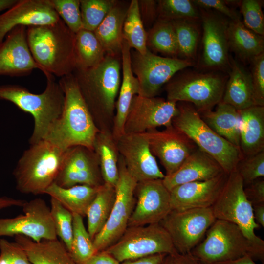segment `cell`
<instances>
[{"mask_svg":"<svg viewBox=\"0 0 264 264\" xmlns=\"http://www.w3.org/2000/svg\"><path fill=\"white\" fill-rule=\"evenodd\" d=\"M228 175L224 172L209 180L175 187L170 191L171 210L212 207L222 192Z\"/></svg>","mask_w":264,"mask_h":264,"instance_id":"cell-23","label":"cell"},{"mask_svg":"<svg viewBox=\"0 0 264 264\" xmlns=\"http://www.w3.org/2000/svg\"><path fill=\"white\" fill-rule=\"evenodd\" d=\"M65 95L62 114L48 131L44 140L64 149L76 146L93 150L96 125L81 93L73 73L61 77L58 82Z\"/></svg>","mask_w":264,"mask_h":264,"instance_id":"cell-1","label":"cell"},{"mask_svg":"<svg viewBox=\"0 0 264 264\" xmlns=\"http://www.w3.org/2000/svg\"><path fill=\"white\" fill-rule=\"evenodd\" d=\"M164 54L178 55V48L172 23L158 19L147 32V46Z\"/></svg>","mask_w":264,"mask_h":264,"instance_id":"cell-37","label":"cell"},{"mask_svg":"<svg viewBox=\"0 0 264 264\" xmlns=\"http://www.w3.org/2000/svg\"><path fill=\"white\" fill-rule=\"evenodd\" d=\"M22 207L23 215L0 218V237L21 235L36 242L57 239L50 209L44 199L25 201Z\"/></svg>","mask_w":264,"mask_h":264,"instance_id":"cell-14","label":"cell"},{"mask_svg":"<svg viewBox=\"0 0 264 264\" xmlns=\"http://www.w3.org/2000/svg\"><path fill=\"white\" fill-rule=\"evenodd\" d=\"M15 242L24 250L33 264H75L62 242L57 239L36 242L21 235L14 236Z\"/></svg>","mask_w":264,"mask_h":264,"instance_id":"cell-28","label":"cell"},{"mask_svg":"<svg viewBox=\"0 0 264 264\" xmlns=\"http://www.w3.org/2000/svg\"><path fill=\"white\" fill-rule=\"evenodd\" d=\"M117 2L114 0H80L83 29L93 32Z\"/></svg>","mask_w":264,"mask_h":264,"instance_id":"cell-41","label":"cell"},{"mask_svg":"<svg viewBox=\"0 0 264 264\" xmlns=\"http://www.w3.org/2000/svg\"><path fill=\"white\" fill-rule=\"evenodd\" d=\"M203 36L202 64L210 69L230 70L228 23L218 15L201 9Z\"/></svg>","mask_w":264,"mask_h":264,"instance_id":"cell-20","label":"cell"},{"mask_svg":"<svg viewBox=\"0 0 264 264\" xmlns=\"http://www.w3.org/2000/svg\"><path fill=\"white\" fill-rule=\"evenodd\" d=\"M50 204V213L57 236L61 239L69 252L72 240V213L53 198L51 197Z\"/></svg>","mask_w":264,"mask_h":264,"instance_id":"cell-42","label":"cell"},{"mask_svg":"<svg viewBox=\"0 0 264 264\" xmlns=\"http://www.w3.org/2000/svg\"><path fill=\"white\" fill-rule=\"evenodd\" d=\"M240 149L243 156L264 150V106L239 110Z\"/></svg>","mask_w":264,"mask_h":264,"instance_id":"cell-26","label":"cell"},{"mask_svg":"<svg viewBox=\"0 0 264 264\" xmlns=\"http://www.w3.org/2000/svg\"><path fill=\"white\" fill-rule=\"evenodd\" d=\"M214 110L199 113L202 120L219 135L240 148L239 110L221 101Z\"/></svg>","mask_w":264,"mask_h":264,"instance_id":"cell-29","label":"cell"},{"mask_svg":"<svg viewBox=\"0 0 264 264\" xmlns=\"http://www.w3.org/2000/svg\"><path fill=\"white\" fill-rule=\"evenodd\" d=\"M72 240L69 254L72 260L80 264L96 253L92 240L86 229L83 217L73 213Z\"/></svg>","mask_w":264,"mask_h":264,"instance_id":"cell-38","label":"cell"},{"mask_svg":"<svg viewBox=\"0 0 264 264\" xmlns=\"http://www.w3.org/2000/svg\"><path fill=\"white\" fill-rule=\"evenodd\" d=\"M116 196L115 187L104 183L101 185L86 213L87 231L92 240L106 223Z\"/></svg>","mask_w":264,"mask_h":264,"instance_id":"cell-34","label":"cell"},{"mask_svg":"<svg viewBox=\"0 0 264 264\" xmlns=\"http://www.w3.org/2000/svg\"><path fill=\"white\" fill-rule=\"evenodd\" d=\"M141 17L143 22L151 23L158 16L157 1L138 0Z\"/></svg>","mask_w":264,"mask_h":264,"instance_id":"cell-50","label":"cell"},{"mask_svg":"<svg viewBox=\"0 0 264 264\" xmlns=\"http://www.w3.org/2000/svg\"><path fill=\"white\" fill-rule=\"evenodd\" d=\"M54 183L63 188L76 185L99 187L103 184L98 160L94 151L81 146L67 149Z\"/></svg>","mask_w":264,"mask_h":264,"instance_id":"cell-18","label":"cell"},{"mask_svg":"<svg viewBox=\"0 0 264 264\" xmlns=\"http://www.w3.org/2000/svg\"><path fill=\"white\" fill-rule=\"evenodd\" d=\"M207 264H257L251 257L244 256L239 259L221 262H217Z\"/></svg>","mask_w":264,"mask_h":264,"instance_id":"cell-56","label":"cell"},{"mask_svg":"<svg viewBox=\"0 0 264 264\" xmlns=\"http://www.w3.org/2000/svg\"><path fill=\"white\" fill-rule=\"evenodd\" d=\"M121 64L117 57L106 55L97 65L73 72L81 93L100 130L104 119L114 117L116 99L121 82Z\"/></svg>","mask_w":264,"mask_h":264,"instance_id":"cell-3","label":"cell"},{"mask_svg":"<svg viewBox=\"0 0 264 264\" xmlns=\"http://www.w3.org/2000/svg\"><path fill=\"white\" fill-rule=\"evenodd\" d=\"M229 47L244 61L264 53V36L256 34L240 19L231 20L227 30Z\"/></svg>","mask_w":264,"mask_h":264,"instance_id":"cell-31","label":"cell"},{"mask_svg":"<svg viewBox=\"0 0 264 264\" xmlns=\"http://www.w3.org/2000/svg\"><path fill=\"white\" fill-rule=\"evenodd\" d=\"M211 207L172 210L159 222L177 252L190 253L216 220Z\"/></svg>","mask_w":264,"mask_h":264,"instance_id":"cell-12","label":"cell"},{"mask_svg":"<svg viewBox=\"0 0 264 264\" xmlns=\"http://www.w3.org/2000/svg\"><path fill=\"white\" fill-rule=\"evenodd\" d=\"M195 5L201 9H213L231 19V20L240 19L238 13L230 8L222 0H192Z\"/></svg>","mask_w":264,"mask_h":264,"instance_id":"cell-48","label":"cell"},{"mask_svg":"<svg viewBox=\"0 0 264 264\" xmlns=\"http://www.w3.org/2000/svg\"><path fill=\"white\" fill-rule=\"evenodd\" d=\"M26 201L7 197H0V211L11 206L22 207Z\"/></svg>","mask_w":264,"mask_h":264,"instance_id":"cell-54","label":"cell"},{"mask_svg":"<svg viewBox=\"0 0 264 264\" xmlns=\"http://www.w3.org/2000/svg\"><path fill=\"white\" fill-rule=\"evenodd\" d=\"M134 195L137 199L128 227L158 223L171 211L170 191L161 179L137 182Z\"/></svg>","mask_w":264,"mask_h":264,"instance_id":"cell-16","label":"cell"},{"mask_svg":"<svg viewBox=\"0 0 264 264\" xmlns=\"http://www.w3.org/2000/svg\"><path fill=\"white\" fill-rule=\"evenodd\" d=\"M227 80L214 72L185 73L167 83V100L191 103L199 113L212 110L222 100Z\"/></svg>","mask_w":264,"mask_h":264,"instance_id":"cell-8","label":"cell"},{"mask_svg":"<svg viewBox=\"0 0 264 264\" xmlns=\"http://www.w3.org/2000/svg\"><path fill=\"white\" fill-rule=\"evenodd\" d=\"M119 178L115 186V201L105 226L92 240L96 253L115 243L126 229L136 203L137 181L128 172L122 158L118 161Z\"/></svg>","mask_w":264,"mask_h":264,"instance_id":"cell-11","label":"cell"},{"mask_svg":"<svg viewBox=\"0 0 264 264\" xmlns=\"http://www.w3.org/2000/svg\"><path fill=\"white\" fill-rule=\"evenodd\" d=\"M239 5L245 26L256 34L264 36V17L261 2L243 0L240 1Z\"/></svg>","mask_w":264,"mask_h":264,"instance_id":"cell-45","label":"cell"},{"mask_svg":"<svg viewBox=\"0 0 264 264\" xmlns=\"http://www.w3.org/2000/svg\"><path fill=\"white\" fill-rule=\"evenodd\" d=\"M50 3L68 28L75 34L82 29L80 0H50Z\"/></svg>","mask_w":264,"mask_h":264,"instance_id":"cell-43","label":"cell"},{"mask_svg":"<svg viewBox=\"0 0 264 264\" xmlns=\"http://www.w3.org/2000/svg\"><path fill=\"white\" fill-rule=\"evenodd\" d=\"M242 177L243 185L264 177V150L243 156L238 163L236 170Z\"/></svg>","mask_w":264,"mask_h":264,"instance_id":"cell-44","label":"cell"},{"mask_svg":"<svg viewBox=\"0 0 264 264\" xmlns=\"http://www.w3.org/2000/svg\"><path fill=\"white\" fill-rule=\"evenodd\" d=\"M66 150L44 139L30 145L13 172L17 190L23 194H44L54 183Z\"/></svg>","mask_w":264,"mask_h":264,"instance_id":"cell-5","label":"cell"},{"mask_svg":"<svg viewBox=\"0 0 264 264\" xmlns=\"http://www.w3.org/2000/svg\"><path fill=\"white\" fill-rule=\"evenodd\" d=\"M80 264H120V263L112 256L102 251L96 253Z\"/></svg>","mask_w":264,"mask_h":264,"instance_id":"cell-52","label":"cell"},{"mask_svg":"<svg viewBox=\"0 0 264 264\" xmlns=\"http://www.w3.org/2000/svg\"><path fill=\"white\" fill-rule=\"evenodd\" d=\"M132 71L139 85L138 95L154 97L161 87L178 71L192 66L191 61L176 57H162L148 49L145 54L131 51Z\"/></svg>","mask_w":264,"mask_h":264,"instance_id":"cell-13","label":"cell"},{"mask_svg":"<svg viewBox=\"0 0 264 264\" xmlns=\"http://www.w3.org/2000/svg\"><path fill=\"white\" fill-rule=\"evenodd\" d=\"M18 0H0V12L7 10L15 5Z\"/></svg>","mask_w":264,"mask_h":264,"instance_id":"cell-57","label":"cell"},{"mask_svg":"<svg viewBox=\"0 0 264 264\" xmlns=\"http://www.w3.org/2000/svg\"><path fill=\"white\" fill-rule=\"evenodd\" d=\"M178 113L177 102L136 95L126 116L124 134L143 133L160 126L170 128Z\"/></svg>","mask_w":264,"mask_h":264,"instance_id":"cell-15","label":"cell"},{"mask_svg":"<svg viewBox=\"0 0 264 264\" xmlns=\"http://www.w3.org/2000/svg\"><path fill=\"white\" fill-rule=\"evenodd\" d=\"M60 19L50 0H18L0 15V44L8 33L17 26L49 24Z\"/></svg>","mask_w":264,"mask_h":264,"instance_id":"cell-22","label":"cell"},{"mask_svg":"<svg viewBox=\"0 0 264 264\" xmlns=\"http://www.w3.org/2000/svg\"><path fill=\"white\" fill-rule=\"evenodd\" d=\"M199 264H202L199 261Z\"/></svg>","mask_w":264,"mask_h":264,"instance_id":"cell-58","label":"cell"},{"mask_svg":"<svg viewBox=\"0 0 264 264\" xmlns=\"http://www.w3.org/2000/svg\"><path fill=\"white\" fill-rule=\"evenodd\" d=\"M99 187L76 185L63 188L53 183L46 189L44 194L55 198L72 214H77L83 217L86 216L87 210Z\"/></svg>","mask_w":264,"mask_h":264,"instance_id":"cell-33","label":"cell"},{"mask_svg":"<svg viewBox=\"0 0 264 264\" xmlns=\"http://www.w3.org/2000/svg\"><path fill=\"white\" fill-rule=\"evenodd\" d=\"M104 251L120 263L156 254L177 252L169 234L159 223L128 227L120 239Z\"/></svg>","mask_w":264,"mask_h":264,"instance_id":"cell-9","label":"cell"},{"mask_svg":"<svg viewBox=\"0 0 264 264\" xmlns=\"http://www.w3.org/2000/svg\"><path fill=\"white\" fill-rule=\"evenodd\" d=\"M251 62L255 104L264 106V53L254 58Z\"/></svg>","mask_w":264,"mask_h":264,"instance_id":"cell-47","label":"cell"},{"mask_svg":"<svg viewBox=\"0 0 264 264\" xmlns=\"http://www.w3.org/2000/svg\"><path fill=\"white\" fill-rule=\"evenodd\" d=\"M243 182L236 172L228 175L223 189L212 208L216 219L237 225L253 243L264 248V241L254 231L260 226L254 218L253 207L243 191Z\"/></svg>","mask_w":264,"mask_h":264,"instance_id":"cell-10","label":"cell"},{"mask_svg":"<svg viewBox=\"0 0 264 264\" xmlns=\"http://www.w3.org/2000/svg\"><path fill=\"white\" fill-rule=\"evenodd\" d=\"M131 49L127 42L123 39L121 53L122 79L115 103L116 113L112 132L115 141L124 134L125 119L131 102L133 96L138 95L139 92L138 80L132 70Z\"/></svg>","mask_w":264,"mask_h":264,"instance_id":"cell-25","label":"cell"},{"mask_svg":"<svg viewBox=\"0 0 264 264\" xmlns=\"http://www.w3.org/2000/svg\"><path fill=\"white\" fill-rule=\"evenodd\" d=\"M23 248L17 242L0 239V264H31Z\"/></svg>","mask_w":264,"mask_h":264,"instance_id":"cell-46","label":"cell"},{"mask_svg":"<svg viewBox=\"0 0 264 264\" xmlns=\"http://www.w3.org/2000/svg\"><path fill=\"white\" fill-rule=\"evenodd\" d=\"M166 254H156L136 259L125 261L120 264H161Z\"/></svg>","mask_w":264,"mask_h":264,"instance_id":"cell-53","label":"cell"},{"mask_svg":"<svg viewBox=\"0 0 264 264\" xmlns=\"http://www.w3.org/2000/svg\"><path fill=\"white\" fill-rule=\"evenodd\" d=\"M117 3L93 31L106 55L114 57L121 53L123 25L128 9Z\"/></svg>","mask_w":264,"mask_h":264,"instance_id":"cell-30","label":"cell"},{"mask_svg":"<svg viewBox=\"0 0 264 264\" xmlns=\"http://www.w3.org/2000/svg\"><path fill=\"white\" fill-rule=\"evenodd\" d=\"M93 148L104 183L115 187L119 178V154L112 132L109 129L100 130L96 135Z\"/></svg>","mask_w":264,"mask_h":264,"instance_id":"cell-32","label":"cell"},{"mask_svg":"<svg viewBox=\"0 0 264 264\" xmlns=\"http://www.w3.org/2000/svg\"><path fill=\"white\" fill-rule=\"evenodd\" d=\"M158 19L167 21L188 20L200 18L199 12L192 0H161L157 1Z\"/></svg>","mask_w":264,"mask_h":264,"instance_id":"cell-39","label":"cell"},{"mask_svg":"<svg viewBox=\"0 0 264 264\" xmlns=\"http://www.w3.org/2000/svg\"><path fill=\"white\" fill-rule=\"evenodd\" d=\"M161 264H199V261L191 253L182 254L176 252L167 254Z\"/></svg>","mask_w":264,"mask_h":264,"instance_id":"cell-51","label":"cell"},{"mask_svg":"<svg viewBox=\"0 0 264 264\" xmlns=\"http://www.w3.org/2000/svg\"><path fill=\"white\" fill-rule=\"evenodd\" d=\"M122 36L131 48L142 54L147 51V32L144 27L137 0H132L128 6L123 25Z\"/></svg>","mask_w":264,"mask_h":264,"instance_id":"cell-36","label":"cell"},{"mask_svg":"<svg viewBox=\"0 0 264 264\" xmlns=\"http://www.w3.org/2000/svg\"><path fill=\"white\" fill-rule=\"evenodd\" d=\"M116 142L128 172L137 182L164 178L143 133L124 134Z\"/></svg>","mask_w":264,"mask_h":264,"instance_id":"cell-19","label":"cell"},{"mask_svg":"<svg viewBox=\"0 0 264 264\" xmlns=\"http://www.w3.org/2000/svg\"><path fill=\"white\" fill-rule=\"evenodd\" d=\"M247 200L252 206L264 203V179L259 178L243 186Z\"/></svg>","mask_w":264,"mask_h":264,"instance_id":"cell-49","label":"cell"},{"mask_svg":"<svg viewBox=\"0 0 264 264\" xmlns=\"http://www.w3.org/2000/svg\"><path fill=\"white\" fill-rule=\"evenodd\" d=\"M205 234L204 240L190 252L203 264L244 256L264 261V248L250 241L234 223L216 219Z\"/></svg>","mask_w":264,"mask_h":264,"instance_id":"cell-6","label":"cell"},{"mask_svg":"<svg viewBox=\"0 0 264 264\" xmlns=\"http://www.w3.org/2000/svg\"><path fill=\"white\" fill-rule=\"evenodd\" d=\"M27 41L41 70L59 77L76 69L75 34L60 19L49 24L26 27Z\"/></svg>","mask_w":264,"mask_h":264,"instance_id":"cell-2","label":"cell"},{"mask_svg":"<svg viewBox=\"0 0 264 264\" xmlns=\"http://www.w3.org/2000/svg\"><path fill=\"white\" fill-rule=\"evenodd\" d=\"M254 220L260 226L264 227V203L252 206Z\"/></svg>","mask_w":264,"mask_h":264,"instance_id":"cell-55","label":"cell"},{"mask_svg":"<svg viewBox=\"0 0 264 264\" xmlns=\"http://www.w3.org/2000/svg\"><path fill=\"white\" fill-rule=\"evenodd\" d=\"M192 21H171L177 41L178 55L191 61L195 57L199 30Z\"/></svg>","mask_w":264,"mask_h":264,"instance_id":"cell-40","label":"cell"},{"mask_svg":"<svg viewBox=\"0 0 264 264\" xmlns=\"http://www.w3.org/2000/svg\"><path fill=\"white\" fill-rule=\"evenodd\" d=\"M178 113L173 126L188 137L197 147L213 157L227 174L235 171L243 157L239 148L219 135L202 120L191 104H177Z\"/></svg>","mask_w":264,"mask_h":264,"instance_id":"cell-7","label":"cell"},{"mask_svg":"<svg viewBox=\"0 0 264 264\" xmlns=\"http://www.w3.org/2000/svg\"><path fill=\"white\" fill-rule=\"evenodd\" d=\"M150 150L166 171L165 176L176 172L198 147L185 134L173 126L162 131L156 129L143 133Z\"/></svg>","mask_w":264,"mask_h":264,"instance_id":"cell-17","label":"cell"},{"mask_svg":"<svg viewBox=\"0 0 264 264\" xmlns=\"http://www.w3.org/2000/svg\"><path fill=\"white\" fill-rule=\"evenodd\" d=\"M229 73L221 101L238 110L255 106L250 72L232 60Z\"/></svg>","mask_w":264,"mask_h":264,"instance_id":"cell-27","label":"cell"},{"mask_svg":"<svg viewBox=\"0 0 264 264\" xmlns=\"http://www.w3.org/2000/svg\"><path fill=\"white\" fill-rule=\"evenodd\" d=\"M74 54L75 70L93 67L101 63L106 56L94 32L83 28L75 34Z\"/></svg>","mask_w":264,"mask_h":264,"instance_id":"cell-35","label":"cell"},{"mask_svg":"<svg viewBox=\"0 0 264 264\" xmlns=\"http://www.w3.org/2000/svg\"><path fill=\"white\" fill-rule=\"evenodd\" d=\"M5 37L0 44V75L23 77L41 70L28 47L26 27L17 26Z\"/></svg>","mask_w":264,"mask_h":264,"instance_id":"cell-21","label":"cell"},{"mask_svg":"<svg viewBox=\"0 0 264 264\" xmlns=\"http://www.w3.org/2000/svg\"><path fill=\"white\" fill-rule=\"evenodd\" d=\"M46 86L40 94L30 92L18 85L0 86V100L8 101L22 110L30 113L34 121V129L29 139L30 145L43 140L48 131L60 117L65 95L54 75L44 74Z\"/></svg>","mask_w":264,"mask_h":264,"instance_id":"cell-4","label":"cell"},{"mask_svg":"<svg viewBox=\"0 0 264 264\" xmlns=\"http://www.w3.org/2000/svg\"><path fill=\"white\" fill-rule=\"evenodd\" d=\"M224 171L210 155L198 148L173 174L165 176L163 183L170 191L175 187L186 183L209 180Z\"/></svg>","mask_w":264,"mask_h":264,"instance_id":"cell-24","label":"cell"}]
</instances>
